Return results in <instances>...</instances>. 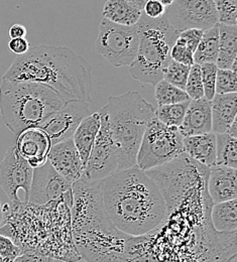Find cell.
<instances>
[{"label":"cell","mask_w":237,"mask_h":262,"mask_svg":"<svg viewBox=\"0 0 237 262\" xmlns=\"http://www.w3.org/2000/svg\"><path fill=\"white\" fill-rule=\"evenodd\" d=\"M19 156L33 168L48 162L52 142L48 134L37 126L29 127L16 135L14 144Z\"/></svg>","instance_id":"13"},{"label":"cell","mask_w":237,"mask_h":262,"mask_svg":"<svg viewBox=\"0 0 237 262\" xmlns=\"http://www.w3.org/2000/svg\"><path fill=\"white\" fill-rule=\"evenodd\" d=\"M28 34V31L26 27L19 24H14L11 26L8 30V35L10 38H19V37H26Z\"/></svg>","instance_id":"38"},{"label":"cell","mask_w":237,"mask_h":262,"mask_svg":"<svg viewBox=\"0 0 237 262\" xmlns=\"http://www.w3.org/2000/svg\"><path fill=\"white\" fill-rule=\"evenodd\" d=\"M126 1H127L128 3H131L132 5H134L138 10L142 11V10H143V7H144V4L146 3L147 0H126Z\"/></svg>","instance_id":"39"},{"label":"cell","mask_w":237,"mask_h":262,"mask_svg":"<svg viewBox=\"0 0 237 262\" xmlns=\"http://www.w3.org/2000/svg\"><path fill=\"white\" fill-rule=\"evenodd\" d=\"M65 103L55 90L44 84L2 80L0 86L2 121L15 135L26 128L37 126Z\"/></svg>","instance_id":"4"},{"label":"cell","mask_w":237,"mask_h":262,"mask_svg":"<svg viewBox=\"0 0 237 262\" xmlns=\"http://www.w3.org/2000/svg\"><path fill=\"white\" fill-rule=\"evenodd\" d=\"M34 168L17 152L14 145L7 148L0 163V187L15 204H19L18 191L23 190L26 195V203L29 202Z\"/></svg>","instance_id":"11"},{"label":"cell","mask_w":237,"mask_h":262,"mask_svg":"<svg viewBox=\"0 0 237 262\" xmlns=\"http://www.w3.org/2000/svg\"><path fill=\"white\" fill-rule=\"evenodd\" d=\"M155 87V98L158 106L182 103L191 100L184 90L169 84L164 79L157 83Z\"/></svg>","instance_id":"26"},{"label":"cell","mask_w":237,"mask_h":262,"mask_svg":"<svg viewBox=\"0 0 237 262\" xmlns=\"http://www.w3.org/2000/svg\"><path fill=\"white\" fill-rule=\"evenodd\" d=\"M139 43L137 25L121 26L102 17L96 39V52L116 68L130 66L136 59Z\"/></svg>","instance_id":"7"},{"label":"cell","mask_w":237,"mask_h":262,"mask_svg":"<svg viewBox=\"0 0 237 262\" xmlns=\"http://www.w3.org/2000/svg\"><path fill=\"white\" fill-rule=\"evenodd\" d=\"M2 220H3V209H2V205H1V202H0V226H1Z\"/></svg>","instance_id":"42"},{"label":"cell","mask_w":237,"mask_h":262,"mask_svg":"<svg viewBox=\"0 0 237 262\" xmlns=\"http://www.w3.org/2000/svg\"><path fill=\"white\" fill-rule=\"evenodd\" d=\"M136 25L139 43L130 73L136 81L156 86L163 80L164 70L171 61L170 49L179 33L170 27L165 14L153 19L142 12Z\"/></svg>","instance_id":"5"},{"label":"cell","mask_w":237,"mask_h":262,"mask_svg":"<svg viewBox=\"0 0 237 262\" xmlns=\"http://www.w3.org/2000/svg\"><path fill=\"white\" fill-rule=\"evenodd\" d=\"M98 112L101 118L100 129L82 176V179L88 182H100L118 170L117 150L112 140L106 112L103 107Z\"/></svg>","instance_id":"9"},{"label":"cell","mask_w":237,"mask_h":262,"mask_svg":"<svg viewBox=\"0 0 237 262\" xmlns=\"http://www.w3.org/2000/svg\"><path fill=\"white\" fill-rule=\"evenodd\" d=\"M193 53L178 38H176L175 43L173 45L170 49V59L175 62H178L180 64L186 66H192L194 64L193 59Z\"/></svg>","instance_id":"32"},{"label":"cell","mask_w":237,"mask_h":262,"mask_svg":"<svg viewBox=\"0 0 237 262\" xmlns=\"http://www.w3.org/2000/svg\"><path fill=\"white\" fill-rule=\"evenodd\" d=\"M237 94H215L211 100V132L226 133L236 120Z\"/></svg>","instance_id":"17"},{"label":"cell","mask_w":237,"mask_h":262,"mask_svg":"<svg viewBox=\"0 0 237 262\" xmlns=\"http://www.w3.org/2000/svg\"><path fill=\"white\" fill-rule=\"evenodd\" d=\"M227 262H236V256H235V254L232 255V256L228 259V261Z\"/></svg>","instance_id":"43"},{"label":"cell","mask_w":237,"mask_h":262,"mask_svg":"<svg viewBox=\"0 0 237 262\" xmlns=\"http://www.w3.org/2000/svg\"><path fill=\"white\" fill-rule=\"evenodd\" d=\"M90 103L69 101L60 109L51 113L38 125L51 139L52 145L72 138L81 121L90 113Z\"/></svg>","instance_id":"12"},{"label":"cell","mask_w":237,"mask_h":262,"mask_svg":"<svg viewBox=\"0 0 237 262\" xmlns=\"http://www.w3.org/2000/svg\"><path fill=\"white\" fill-rule=\"evenodd\" d=\"M203 30L198 29H189L186 31H183L178 34V39L183 42L193 54L196 51L199 41L203 35Z\"/></svg>","instance_id":"34"},{"label":"cell","mask_w":237,"mask_h":262,"mask_svg":"<svg viewBox=\"0 0 237 262\" xmlns=\"http://www.w3.org/2000/svg\"><path fill=\"white\" fill-rule=\"evenodd\" d=\"M184 152L193 161L210 168L216 165V134L213 132L183 137Z\"/></svg>","instance_id":"18"},{"label":"cell","mask_w":237,"mask_h":262,"mask_svg":"<svg viewBox=\"0 0 237 262\" xmlns=\"http://www.w3.org/2000/svg\"><path fill=\"white\" fill-rule=\"evenodd\" d=\"M103 206L113 226L140 237L157 229L168 215L158 183L138 166L119 169L100 181Z\"/></svg>","instance_id":"1"},{"label":"cell","mask_w":237,"mask_h":262,"mask_svg":"<svg viewBox=\"0 0 237 262\" xmlns=\"http://www.w3.org/2000/svg\"><path fill=\"white\" fill-rule=\"evenodd\" d=\"M7 46H8V50L17 56L26 54L31 48L30 42L27 40L26 37L10 38Z\"/></svg>","instance_id":"37"},{"label":"cell","mask_w":237,"mask_h":262,"mask_svg":"<svg viewBox=\"0 0 237 262\" xmlns=\"http://www.w3.org/2000/svg\"><path fill=\"white\" fill-rule=\"evenodd\" d=\"M159 2H161L162 4H164L166 7H168L169 5L171 4V2H173V0H158Z\"/></svg>","instance_id":"41"},{"label":"cell","mask_w":237,"mask_h":262,"mask_svg":"<svg viewBox=\"0 0 237 262\" xmlns=\"http://www.w3.org/2000/svg\"><path fill=\"white\" fill-rule=\"evenodd\" d=\"M101 125V118L99 112L89 114L78 125L74 132L72 139L80 155L84 165L87 163L96 136Z\"/></svg>","instance_id":"19"},{"label":"cell","mask_w":237,"mask_h":262,"mask_svg":"<svg viewBox=\"0 0 237 262\" xmlns=\"http://www.w3.org/2000/svg\"><path fill=\"white\" fill-rule=\"evenodd\" d=\"M48 161L70 184L74 185L82 179L85 165L72 138L53 144Z\"/></svg>","instance_id":"14"},{"label":"cell","mask_w":237,"mask_h":262,"mask_svg":"<svg viewBox=\"0 0 237 262\" xmlns=\"http://www.w3.org/2000/svg\"><path fill=\"white\" fill-rule=\"evenodd\" d=\"M185 92L188 94L191 100L203 98L204 89L200 65L193 64L191 66L185 87Z\"/></svg>","instance_id":"29"},{"label":"cell","mask_w":237,"mask_h":262,"mask_svg":"<svg viewBox=\"0 0 237 262\" xmlns=\"http://www.w3.org/2000/svg\"><path fill=\"white\" fill-rule=\"evenodd\" d=\"M165 15L178 33L189 30H208L219 24L213 0H173Z\"/></svg>","instance_id":"8"},{"label":"cell","mask_w":237,"mask_h":262,"mask_svg":"<svg viewBox=\"0 0 237 262\" xmlns=\"http://www.w3.org/2000/svg\"><path fill=\"white\" fill-rule=\"evenodd\" d=\"M210 218L215 231L221 233L236 232L237 199L213 204Z\"/></svg>","instance_id":"22"},{"label":"cell","mask_w":237,"mask_h":262,"mask_svg":"<svg viewBox=\"0 0 237 262\" xmlns=\"http://www.w3.org/2000/svg\"><path fill=\"white\" fill-rule=\"evenodd\" d=\"M236 72L232 70L217 69L215 94H228L236 93Z\"/></svg>","instance_id":"28"},{"label":"cell","mask_w":237,"mask_h":262,"mask_svg":"<svg viewBox=\"0 0 237 262\" xmlns=\"http://www.w3.org/2000/svg\"><path fill=\"white\" fill-rule=\"evenodd\" d=\"M207 192L213 204L237 199L236 168L214 165L209 168Z\"/></svg>","instance_id":"15"},{"label":"cell","mask_w":237,"mask_h":262,"mask_svg":"<svg viewBox=\"0 0 237 262\" xmlns=\"http://www.w3.org/2000/svg\"><path fill=\"white\" fill-rule=\"evenodd\" d=\"M216 165L236 168V135L228 132L216 134Z\"/></svg>","instance_id":"24"},{"label":"cell","mask_w":237,"mask_h":262,"mask_svg":"<svg viewBox=\"0 0 237 262\" xmlns=\"http://www.w3.org/2000/svg\"><path fill=\"white\" fill-rule=\"evenodd\" d=\"M59 200L66 202L72 208L74 200L73 185L57 172L48 161L44 165L34 168L28 203L41 206Z\"/></svg>","instance_id":"10"},{"label":"cell","mask_w":237,"mask_h":262,"mask_svg":"<svg viewBox=\"0 0 237 262\" xmlns=\"http://www.w3.org/2000/svg\"><path fill=\"white\" fill-rule=\"evenodd\" d=\"M21 253V248L13 240L0 234V256L6 262H13Z\"/></svg>","instance_id":"33"},{"label":"cell","mask_w":237,"mask_h":262,"mask_svg":"<svg viewBox=\"0 0 237 262\" xmlns=\"http://www.w3.org/2000/svg\"><path fill=\"white\" fill-rule=\"evenodd\" d=\"M53 257L45 255L35 250H28L25 253H20L13 262H54Z\"/></svg>","instance_id":"36"},{"label":"cell","mask_w":237,"mask_h":262,"mask_svg":"<svg viewBox=\"0 0 237 262\" xmlns=\"http://www.w3.org/2000/svg\"><path fill=\"white\" fill-rule=\"evenodd\" d=\"M103 108L117 150L118 170L135 166L142 136L156 116V109L136 91L110 96Z\"/></svg>","instance_id":"3"},{"label":"cell","mask_w":237,"mask_h":262,"mask_svg":"<svg viewBox=\"0 0 237 262\" xmlns=\"http://www.w3.org/2000/svg\"><path fill=\"white\" fill-rule=\"evenodd\" d=\"M219 52V29L218 25L205 30L199 45L194 52V64L216 63Z\"/></svg>","instance_id":"23"},{"label":"cell","mask_w":237,"mask_h":262,"mask_svg":"<svg viewBox=\"0 0 237 262\" xmlns=\"http://www.w3.org/2000/svg\"><path fill=\"white\" fill-rule=\"evenodd\" d=\"M219 24L237 25V0H213Z\"/></svg>","instance_id":"30"},{"label":"cell","mask_w":237,"mask_h":262,"mask_svg":"<svg viewBox=\"0 0 237 262\" xmlns=\"http://www.w3.org/2000/svg\"><path fill=\"white\" fill-rule=\"evenodd\" d=\"M142 11L126 0H107L103 6L102 15L111 23L133 27L140 19Z\"/></svg>","instance_id":"21"},{"label":"cell","mask_w":237,"mask_h":262,"mask_svg":"<svg viewBox=\"0 0 237 262\" xmlns=\"http://www.w3.org/2000/svg\"><path fill=\"white\" fill-rule=\"evenodd\" d=\"M219 52L215 65L218 69L232 70L236 72V25L218 24Z\"/></svg>","instance_id":"20"},{"label":"cell","mask_w":237,"mask_h":262,"mask_svg":"<svg viewBox=\"0 0 237 262\" xmlns=\"http://www.w3.org/2000/svg\"><path fill=\"white\" fill-rule=\"evenodd\" d=\"M183 154V135L179 128L164 124L155 116L142 136L136 166L146 171L169 164Z\"/></svg>","instance_id":"6"},{"label":"cell","mask_w":237,"mask_h":262,"mask_svg":"<svg viewBox=\"0 0 237 262\" xmlns=\"http://www.w3.org/2000/svg\"><path fill=\"white\" fill-rule=\"evenodd\" d=\"M211 101L203 97L191 100L179 130L183 137L211 132Z\"/></svg>","instance_id":"16"},{"label":"cell","mask_w":237,"mask_h":262,"mask_svg":"<svg viewBox=\"0 0 237 262\" xmlns=\"http://www.w3.org/2000/svg\"><path fill=\"white\" fill-rule=\"evenodd\" d=\"M166 9L167 7L158 0H147L146 3L144 4L142 12L147 17L156 19L163 16L166 12Z\"/></svg>","instance_id":"35"},{"label":"cell","mask_w":237,"mask_h":262,"mask_svg":"<svg viewBox=\"0 0 237 262\" xmlns=\"http://www.w3.org/2000/svg\"><path fill=\"white\" fill-rule=\"evenodd\" d=\"M201 67V79L203 84L204 97L211 101L215 95V82L217 67L213 63H205Z\"/></svg>","instance_id":"31"},{"label":"cell","mask_w":237,"mask_h":262,"mask_svg":"<svg viewBox=\"0 0 237 262\" xmlns=\"http://www.w3.org/2000/svg\"><path fill=\"white\" fill-rule=\"evenodd\" d=\"M0 262H6V261H5V260H4V259H3V258H2V257H1V256H0Z\"/></svg>","instance_id":"44"},{"label":"cell","mask_w":237,"mask_h":262,"mask_svg":"<svg viewBox=\"0 0 237 262\" xmlns=\"http://www.w3.org/2000/svg\"><path fill=\"white\" fill-rule=\"evenodd\" d=\"M2 80L47 85L66 102H92V67L66 47L41 45L30 48L15 58Z\"/></svg>","instance_id":"2"},{"label":"cell","mask_w":237,"mask_h":262,"mask_svg":"<svg viewBox=\"0 0 237 262\" xmlns=\"http://www.w3.org/2000/svg\"><path fill=\"white\" fill-rule=\"evenodd\" d=\"M190 69L191 66L183 65L171 60L164 70L163 79L169 84L185 91Z\"/></svg>","instance_id":"27"},{"label":"cell","mask_w":237,"mask_h":262,"mask_svg":"<svg viewBox=\"0 0 237 262\" xmlns=\"http://www.w3.org/2000/svg\"><path fill=\"white\" fill-rule=\"evenodd\" d=\"M190 101L191 100L182 103L158 106L155 110V115L164 124L179 128L183 122Z\"/></svg>","instance_id":"25"},{"label":"cell","mask_w":237,"mask_h":262,"mask_svg":"<svg viewBox=\"0 0 237 262\" xmlns=\"http://www.w3.org/2000/svg\"><path fill=\"white\" fill-rule=\"evenodd\" d=\"M54 262H88L86 259H84V258H78L77 260H73V261H66V260H64V259H61V258H56V259H54Z\"/></svg>","instance_id":"40"}]
</instances>
